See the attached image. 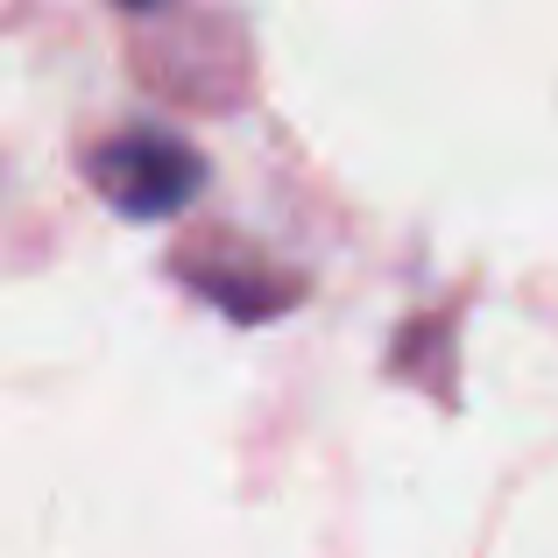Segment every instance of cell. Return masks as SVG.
<instances>
[{"mask_svg": "<svg viewBox=\"0 0 558 558\" xmlns=\"http://www.w3.org/2000/svg\"><path fill=\"white\" fill-rule=\"evenodd\" d=\"M93 191L128 219H170L198 198L205 184V156L170 128H121L93 149Z\"/></svg>", "mask_w": 558, "mask_h": 558, "instance_id": "obj_1", "label": "cell"}]
</instances>
